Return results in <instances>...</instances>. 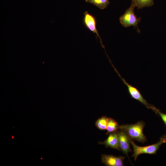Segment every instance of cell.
<instances>
[{
  "instance_id": "obj_1",
  "label": "cell",
  "mask_w": 166,
  "mask_h": 166,
  "mask_svg": "<svg viewBox=\"0 0 166 166\" xmlns=\"http://www.w3.org/2000/svg\"><path fill=\"white\" fill-rule=\"evenodd\" d=\"M144 126V123L140 121L133 124L121 125L119 126V129L124 131L131 139L144 143L146 140L143 132Z\"/></svg>"
},
{
  "instance_id": "obj_2",
  "label": "cell",
  "mask_w": 166,
  "mask_h": 166,
  "mask_svg": "<svg viewBox=\"0 0 166 166\" xmlns=\"http://www.w3.org/2000/svg\"><path fill=\"white\" fill-rule=\"evenodd\" d=\"M135 6L132 3L129 7L127 9L124 14L119 18L121 24L125 27L133 26L137 27V25L140 18H138L135 14L134 9Z\"/></svg>"
},
{
  "instance_id": "obj_3",
  "label": "cell",
  "mask_w": 166,
  "mask_h": 166,
  "mask_svg": "<svg viewBox=\"0 0 166 166\" xmlns=\"http://www.w3.org/2000/svg\"><path fill=\"white\" fill-rule=\"evenodd\" d=\"M131 143L133 147V153L132 156L133 157L134 160H136L138 156L141 154H156L160 146L163 143V141L160 140L156 144L142 147L136 145L132 140H131Z\"/></svg>"
},
{
  "instance_id": "obj_4",
  "label": "cell",
  "mask_w": 166,
  "mask_h": 166,
  "mask_svg": "<svg viewBox=\"0 0 166 166\" xmlns=\"http://www.w3.org/2000/svg\"><path fill=\"white\" fill-rule=\"evenodd\" d=\"M117 131L120 150L128 156V153L131 151L130 144L132 139L124 130L120 129Z\"/></svg>"
},
{
  "instance_id": "obj_5",
  "label": "cell",
  "mask_w": 166,
  "mask_h": 166,
  "mask_svg": "<svg viewBox=\"0 0 166 166\" xmlns=\"http://www.w3.org/2000/svg\"><path fill=\"white\" fill-rule=\"evenodd\" d=\"M121 78L127 87L128 92L132 98L144 105L147 108L151 109L154 111L155 110L156 108L148 103L136 88L129 84L123 78Z\"/></svg>"
},
{
  "instance_id": "obj_6",
  "label": "cell",
  "mask_w": 166,
  "mask_h": 166,
  "mask_svg": "<svg viewBox=\"0 0 166 166\" xmlns=\"http://www.w3.org/2000/svg\"><path fill=\"white\" fill-rule=\"evenodd\" d=\"M83 22L85 26L87 29L93 34H96L100 39L102 44L101 38L97 28V20L95 16L89 14L88 11H86L84 13Z\"/></svg>"
},
{
  "instance_id": "obj_7",
  "label": "cell",
  "mask_w": 166,
  "mask_h": 166,
  "mask_svg": "<svg viewBox=\"0 0 166 166\" xmlns=\"http://www.w3.org/2000/svg\"><path fill=\"white\" fill-rule=\"evenodd\" d=\"M125 157L120 156H116L112 155H102V162L107 166H122Z\"/></svg>"
},
{
  "instance_id": "obj_8",
  "label": "cell",
  "mask_w": 166,
  "mask_h": 166,
  "mask_svg": "<svg viewBox=\"0 0 166 166\" xmlns=\"http://www.w3.org/2000/svg\"><path fill=\"white\" fill-rule=\"evenodd\" d=\"M100 144H103L106 147H110L120 150L117 131L109 133L106 140L103 142H99Z\"/></svg>"
},
{
  "instance_id": "obj_9",
  "label": "cell",
  "mask_w": 166,
  "mask_h": 166,
  "mask_svg": "<svg viewBox=\"0 0 166 166\" xmlns=\"http://www.w3.org/2000/svg\"><path fill=\"white\" fill-rule=\"evenodd\" d=\"M135 7L138 9H141L147 7H151L154 4L153 0H132Z\"/></svg>"
},
{
  "instance_id": "obj_10",
  "label": "cell",
  "mask_w": 166,
  "mask_h": 166,
  "mask_svg": "<svg viewBox=\"0 0 166 166\" xmlns=\"http://www.w3.org/2000/svg\"><path fill=\"white\" fill-rule=\"evenodd\" d=\"M119 126L118 123L114 119L108 118L106 129L107 134L109 133L116 132L119 129Z\"/></svg>"
},
{
  "instance_id": "obj_11",
  "label": "cell",
  "mask_w": 166,
  "mask_h": 166,
  "mask_svg": "<svg viewBox=\"0 0 166 166\" xmlns=\"http://www.w3.org/2000/svg\"><path fill=\"white\" fill-rule=\"evenodd\" d=\"M86 2L92 4L101 9L106 8L109 3V0H85Z\"/></svg>"
},
{
  "instance_id": "obj_12",
  "label": "cell",
  "mask_w": 166,
  "mask_h": 166,
  "mask_svg": "<svg viewBox=\"0 0 166 166\" xmlns=\"http://www.w3.org/2000/svg\"><path fill=\"white\" fill-rule=\"evenodd\" d=\"M108 118L103 116L99 118L95 122L96 126L100 130L106 129Z\"/></svg>"
},
{
  "instance_id": "obj_13",
  "label": "cell",
  "mask_w": 166,
  "mask_h": 166,
  "mask_svg": "<svg viewBox=\"0 0 166 166\" xmlns=\"http://www.w3.org/2000/svg\"><path fill=\"white\" fill-rule=\"evenodd\" d=\"M155 112L159 115L166 125V114L161 112L157 109Z\"/></svg>"
},
{
  "instance_id": "obj_14",
  "label": "cell",
  "mask_w": 166,
  "mask_h": 166,
  "mask_svg": "<svg viewBox=\"0 0 166 166\" xmlns=\"http://www.w3.org/2000/svg\"><path fill=\"white\" fill-rule=\"evenodd\" d=\"M160 139L163 141V143H166V134L162 136Z\"/></svg>"
}]
</instances>
